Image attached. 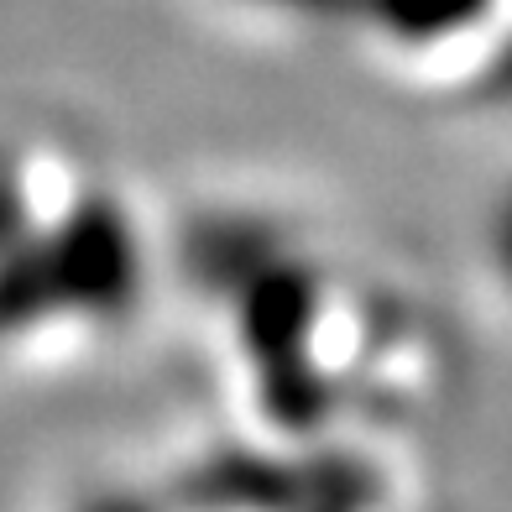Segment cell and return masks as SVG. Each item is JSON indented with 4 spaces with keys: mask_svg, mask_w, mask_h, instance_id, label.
I'll use <instances>...</instances> for the list:
<instances>
[{
    "mask_svg": "<svg viewBox=\"0 0 512 512\" xmlns=\"http://www.w3.org/2000/svg\"><path fill=\"white\" fill-rule=\"evenodd\" d=\"M492 84H497V95H502V100H512V37H507V48L497 53V74H492Z\"/></svg>",
    "mask_w": 512,
    "mask_h": 512,
    "instance_id": "2",
    "label": "cell"
},
{
    "mask_svg": "<svg viewBox=\"0 0 512 512\" xmlns=\"http://www.w3.org/2000/svg\"><path fill=\"white\" fill-rule=\"evenodd\" d=\"M492 246H497V267L507 272V283H512V204L497 215V236H492Z\"/></svg>",
    "mask_w": 512,
    "mask_h": 512,
    "instance_id": "1",
    "label": "cell"
}]
</instances>
